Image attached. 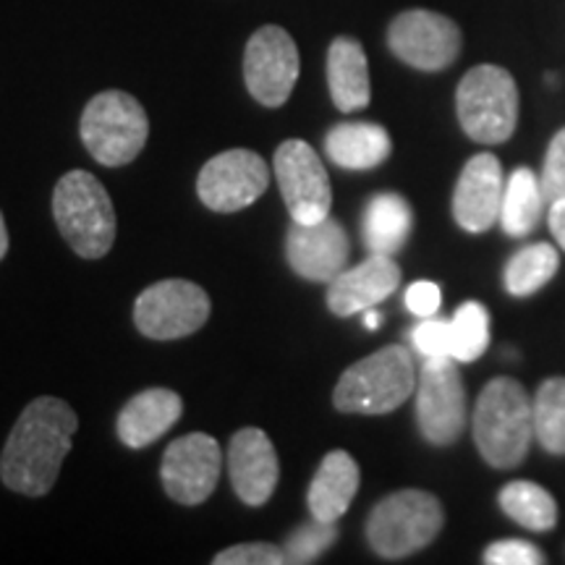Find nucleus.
Segmentation results:
<instances>
[{
	"label": "nucleus",
	"instance_id": "1",
	"mask_svg": "<svg viewBox=\"0 0 565 565\" xmlns=\"http://www.w3.org/2000/svg\"><path fill=\"white\" fill-rule=\"evenodd\" d=\"M79 416L66 401L42 395L21 412L0 454V479L11 492L42 498L58 482Z\"/></svg>",
	"mask_w": 565,
	"mask_h": 565
},
{
	"label": "nucleus",
	"instance_id": "2",
	"mask_svg": "<svg viewBox=\"0 0 565 565\" xmlns=\"http://www.w3.org/2000/svg\"><path fill=\"white\" fill-rule=\"evenodd\" d=\"M479 454L492 469H515L534 440V408L524 385L513 377H494L479 393L471 416Z\"/></svg>",
	"mask_w": 565,
	"mask_h": 565
},
{
	"label": "nucleus",
	"instance_id": "3",
	"mask_svg": "<svg viewBox=\"0 0 565 565\" xmlns=\"http://www.w3.org/2000/svg\"><path fill=\"white\" fill-rule=\"evenodd\" d=\"M416 391V366L406 345H385L351 364L338 380L333 404L343 414H391Z\"/></svg>",
	"mask_w": 565,
	"mask_h": 565
},
{
	"label": "nucleus",
	"instance_id": "4",
	"mask_svg": "<svg viewBox=\"0 0 565 565\" xmlns=\"http://www.w3.org/2000/svg\"><path fill=\"white\" fill-rule=\"evenodd\" d=\"M53 217L71 249L100 259L116 242V210L108 189L87 171H71L55 183Z\"/></svg>",
	"mask_w": 565,
	"mask_h": 565
},
{
	"label": "nucleus",
	"instance_id": "5",
	"mask_svg": "<svg viewBox=\"0 0 565 565\" xmlns=\"http://www.w3.org/2000/svg\"><path fill=\"white\" fill-rule=\"evenodd\" d=\"M443 503L427 490H398L372 508L366 542L385 561H401L433 545L443 532Z\"/></svg>",
	"mask_w": 565,
	"mask_h": 565
},
{
	"label": "nucleus",
	"instance_id": "6",
	"mask_svg": "<svg viewBox=\"0 0 565 565\" xmlns=\"http://www.w3.org/2000/svg\"><path fill=\"white\" fill-rule=\"evenodd\" d=\"M458 124L479 145H503L519 124V87L511 71L482 63L469 68L456 89Z\"/></svg>",
	"mask_w": 565,
	"mask_h": 565
},
{
	"label": "nucleus",
	"instance_id": "7",
	"mask_svg": "<svg viewBox=\"0 0 565 565\" xmlns=\"http://www.w3.org/2000/svg\"><path fill=\"white\" fill-rule=\"evenodd\" d=\"M82 141L100 166L118 168L139 158L150 137V118L137 97L121 89L95 95L82 113Z\"/></svg>",
	"mask_w": 565,
	"mask_h": 565
},
{
	"label": "nucleus",
	"instance_id": "8",
	"mask_svg": "<svg viewBox=\"0 0 565 565\" xmlns=\"http://www.w3.org/2000/svg\"><path fill=\"white\" fill-rule=\"evenodd\" d=\"M466 387L454 356L427 359L416 380V422L424 440L448 448L466 429Z\"/></svg>",
	"mask_w": 565,
	"mask_h": 565
},
{
	"label": "nucleus",
	"instance_id": "9",
	"mask_svg": "<svg viewBox=\"0 0 565 565\" xmlns=\"http://www.w3.org/2000/svg\"><path fill=\"white\" fill-rule=\"evenodd\" d=\"M210 320V296L192 280H160L134 301V324L152 341H179Z\"/></svg>",
	"mask_w": 565,
	"mask_h": 565
},
{
	"label": "nucleus",
	"instance_id": "10",
	"mask_svg": "<svg viewBox=\"0 0 565 565\" xmlns=\"http://www.w3.org/2000/svg\"><path fill=\"white\" fill-rule=\"evenodd\" d=\"M461 30L454 19L437 11L412 9L398 13L387 26V47L398 61L416 71H445L461 55Z\"/></svg>",
	"mask_w": 565,
	"mask_h": 565
},
{
	"label": "nucleus",
	"instance_id": "11",
	"mask_svg": "<svg viewBox=\"0 0 565 565\" xmlns=\"http://www.w3.org/2000/svg\"><path fill=\"white\" fill-rule=\"evenodd\" d=\"M299 47L282 26H259L246 42L244 82L252 97L265 108H280L288 103L299 82Z\"/></svg>",
	"mask_w": 565,
	"mask_h": 565
},
{
	"label": "nucleus",
	"instance_id": "12",
	"mask_svg": "<svg viewBox=\"0 0 565 565\" xmlns=\"http://www.w3.org/2000/svg\"><path fill=\"white\" fill-rule=\"evenodd\" d=\"M275 179L296 223L324 221L333 207V189L312 145L288 139L275 150Z\"/></svg>",
	"mask_w": 565,
	"mask_h": 565
},
{
	"label": "nucleus",
	"instance_id": "13",
	"mask_svg": "<svg viewBox=\"0 0 565 565\" xmlns=\"http://www.w3.org/2000/svg\"><path fill=\"white\" fill-rule=\"evenodd\" d=\"M223 450L215 437L204 433L183 435L166 448L160 479L168 498L181 505H202L221 479Z\"/></svg>",
	"mask_w": 565,
	"mask_h": 565
},
{
	"label": "nucleus",
	"instance_id": "14",
	"mask_svg": "<svg viewBox=\"0 0 565 565\" xmlns=\"http://www.w3.org/2000/svg\"><path fill=\"white\" fill-rule=\"evenodd\" d=\"M270 171L263 154L228 150L207 160L196 179V194L212 212H238L267 192Z\"/></svg>",
	"mask_w": 565,
	"mask_h": 565
},
{
	"label": "nucleus",
	"instance_id": "15",
	"mask_svg": "<svg viewBox=\"0 0 565 565\" xmlns=\"http://www.w3.org/2000/svg\"><path fill=\"white\" fill-rule=\"evenodd\" d=\"M286 257L303 280L330 282L349 267V233L330 215L317 223L294 221L286 236Z\"/></svg>",
	"mask_w": 565,
	"mask_h": 565
},
{
	"label": "nucleus",
	"instance_id": "16",
	"mask_svg": "<svg viewBox=\"0 0 565 565\" xmlns=\"http://www.w3.org/2000/svg\"><path fill=\"white\" fill-rule=\"evenodd\" d=\"M505 175L500 160L490 152L475 154L463 166L454 192V217L463 231L484 233L500 221Z\"/></svg>",
	"mask_w": 565,
	"mask_h": 565
},
{
	"label": "nucleus",
	"instance_id": "17",
	"mask_svg": "<svg viewBox=\"0 0 565 565\" xmlns=\"http://www.w3.org/2000/svg\"><path fill=\"white\" fill-rule=\"evenodd\" d=\"M228 475L233 490L246 505L259 508L273 498L280 479V463L265 429L244 427L231 437Z\"/></svg>",
	"mask_w": 565,
	"mask_h": 565
},
{
	"label": "nucleus",
	"instance_id": "18",
	"mask_svg": "<svg viewBox=\"0 0 565 565\" xmlns=\"http://www.w3.org/2000/svg\"><path fill=\"white\" fill-rule=\"evenodd\" d=\"M401 286V267L385 254H370L362 265L345 267L328 286V307L335 317H351L385 301Z\"/></svg>",
	"mask_w": 565,
	"mask_h": 565
},
{
	"label": "nucleus",
	"instance_id": "19",
	"mask_svg": "<svg viewBox=\"0 0 565 565\" xmlns=\"http://www.w3.org/2000/svg\"><path fill=\"white\" fill-rule=\"evenodd\" d=\"M183 416V401L179 393L168 391V387H150L134 395L118 414L116 429L118 440L126 448L141 450L147 445L158 443L168 429L175 427Z\"/></svg>",
	"mask_w": 565,
	"mask_h": 565
},
{
	"label": "nucleus",
	"instance_id": "20",
	"mask_svg": "<svg viewBox=\"0 0 565 565\" xmlns=\"http://www.w3.org/2000/svg\"><path fill=\"white\" fill-rule=\"evenodd\" d=\"M328 87L341 113L364 110L372 103L370 63L362 42L335 38L328 47Z\"/></svg>",
	"mask_w": 565,
	"mask_h": 565
},
{
	"label": "nucleus",
	"instance_id": "21",
	"mask_svg": "<svg viewBox=\"0 0 565 565\" xmlns=\"http://www.w3.org/2000/svg\"><path fill=\"white\" fill-rule=\"evenodd\" d=\"M359 482H362L359 463L345 450H330L322 458L312 484H309V513L320 521H335L338 524V519L349 513L353 498L359 492Z\"/></svg>",
	"mask_w": 565,
	"mask_h": 565
},
{
	"label": "nucleus",
	"instance_id": "22",
	"mask_svg": "<svg viewBox=\"0 0 565 565\" xmlns=\"http://www.w3.org/2000/svg\"><path fill=\"white\" fill-rule=\"evenodd\" d=\"M324 152L345 171H372L393 152V139L380 124L345 121L324 137Z\"/></svg>",
	"mask_w": 565,
	"mask_h": 565
},
{
	"label": "nucleus",
	"instance_id": "23",
	"mask_svg": "<svg viewBox=\"0 0 565 565\" xmlns=\"http://www.w3.org/2000/svg\"><path fill=\"white\" fill-rule=\"evenodd\" d=\"M414 231V210L395 192L374 194L364 207L362 233L370 254L395 257Z\"/></svg>",
	"mask_w": 565,
	"mask_h": 565
},
{
	"label": "nucleus",
	"instance_id": "24",
	"mask_svg": "<svg viewBox=\"0 0 565 565\" xmlns=\"http://www.w3.org/2000/svg\"><path fill=\"white\" fill-rule=\"evenodd\" d=\"M545 192L542 181L532 168H515L505 181L503 207H500V225L511 238H524L542 221L545 212Z\"/></svg>",
	"mask_w": 565,
	"mask_h": 565
},
{
	"label": "nucleus",
	"instance_id": "25",
	"mask_svg": "<svg viewBox=\"0 0 565 565\" xmlns=\"http://www.w3.org/2000/svg\"><path fill=\"white\" fill-rule=\"evenodd\" d=\"M498 503L508 519L529 532H550L557 524V503L545 487L534 482H508L498 494Z\"/></svg>",
	"mask_w": 565,
	"mask_h": 565
},
{
	"label": "nucleus",
	"instance_id": "26",
	"mask_svg": "<svg viewBox=\"0 0 565 565\" xmlns=\"http://www.w3.org/2000/svg\"><path fill=\"white\" fill-rule=\"evenodd\" d=\"M557 265H561V254H557L553 244L540 242L524 246V249L515 252L511 263L505 265V291L515 296V299H524V296L536 294L555 278Z\"/></svg>",
	"mask_w": 565,
	"mask_h": 565
},
{
	"label": "nucleus",
	"instance_id": "27",
	"mask_svg": "<svg viewBox=\"0 0 565 565\" xmlns=\"http://www.w3.org/2000/svg\"><path fill=\"white\" fill-rule=\"evenodd\" d=\"M534 440L553 456H565V377H550L536 387Z\"/></svg>",
	"mask_w": 565,
	"mask_h": 565
},
{
	"label": "nucleus",
	"instance_id": "28",
	"mask_svg": "<svg viewBox=\"0 0 565 565\" xmlns=\"http://www.w3.org/2000/svg\"><path fill=\"white\" fill-rule=\"evenodd\" d=\"M454 359L458 364L477 362L490 345V315L479 301H466L456 309L454 320Z\"/></svg>",
	"mask_w": 565,
	"mask_h": 565
},
{
	"label": "nucleus",
	"instance_id": "29",
	"mask_svg": "<svg viewBox=\"0 0 565 565\" xmlns=\"http://www.w3.org/2000/svg\"><path fill=\"white\" fill-rule=\"evenodd\" d=\"M335 540H338L335 521H320L312 515V521L296 526L294 532L288 534L286 545H282V553H286V561L291 565H307V563H315L324 550L333 547Z\"/></svg>",
	"mask_w": 565,
	"mask_h": 565
},
{
	"label": "nucleus",
	"instance_id": "30",
	"mask_svg": "<svg viewBox=\"0 0 565 565\" xmlns=\"http://www.w3.org/2000/svg\"><path fill=\"white\" fill-rule=\"evenodd\" d=\"M408 338H412L414 349L419 351L424 359L454 356V324H450V320L427 317L422 324H416Z\"/></svg>",
	"mask_w": 565,
	"mask_h": 565
},
{
	"label": "nucleus",
	"instance_id": "31",
	"mask_svg": "<svg viewBox=\"0 0 565 565\" xmlns=\"http://www.w3.org/2000/svg\"><path fill=\"white\" fill-rule=\"evenodd\" d=\"M215 565H282L286 553L282 547L270 545V542H246V545H236L228 550H221L212 557Z\"/></svg>",
	"mask_w": 565,
	"mask_h": 565
},
{
	"label": "nucleus",
	"instance_id": "32",
	"mask_svg": "<svg viewBox=\"0 0 565 565\" xmlns=\"http://www.w3.org/2000/svg\"><path fill=\"white\" fill-rule=\"evenodd\" d=\"M540 181H542V192H545L547 204L565 200V129L557 131L553 141H550Z\"/></svg>",
	"mask_w": 565,
	"mask_h": 565
},
{
	"label": "nucleus",
	"instance_id": "33",
	"mask_svg": "<svg viewBox=\"0 0 565 565\" xmlns=\"http://www.w3.org/2000/svg\"><path fill=\"white\" fill-rule=\"evenodd\" d=\"M487 565H542L547 555L526 540H500L484 550Z\"/></svg>",
	"mask_w": 565,
	"mask_h": 565
},
{
	"label": "nucleus",
	"instance_id": "34",
	"mask_svg": "<svg viewBox=\"0 0 565 565\" xmlns=\"http://www.w3.org/2000/svg\"><path fill=\"white\" fill-rule=\"evenodd\" d=\"M443 303V294H440V286L433 280H416L408 286L406 291V309L416 317H422V320H427V317H435L437 309H440Z\"/></svg>",
	"mask_w": 565,
	"mask_h": 565
},
{
	"label": "nucleus",
	"instance_id": "35",
	"mask_svg": "<svg viewBox=\"0 0 565 565\" xmlns=\"http://www.w3.org/2000/svg\"><path fill=\"white\" fill-rule=\"evenodd\" d=\"M547 223H550V231H553L555 242L561 244L563 252H565V200L550 202Z\"/></svg>",
	"mask_w": 565,
	"mask_h": 565
},
{
	"label": "nucleus",
	"instance_id": "36",
	"mask_svg": "<svg viewBox=\"0 0 565 565\" xmlns=\"http://www.w3.org/2000/svg\"><path fill=\"white\" fill-rule=\"evenodd\" d=\"M6 252H9V228H6L3 212H0V259L6 257Z\"/></svg>",
	"mask_w": 565,
	"mask_h": 565
},
{
	"label": "nucleus",
	"instance_id": "37",
	"mask_svg": "<svg viewBox=\"0 0 565 565\" xmlns=\"http://www.w3.org/2000/svg\"><path fill=\"white\" fill-rule=\"evenodd\" d=\"M380 322H383V317H380V312H374V307H372V309H364V324H366V330H377Z\"/></svg>",
	"mask_w": 565,
	"mask_h": 565
}]
</instances>
